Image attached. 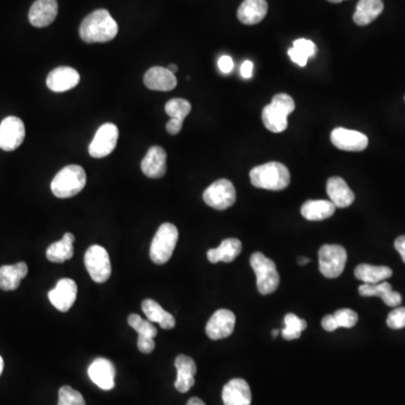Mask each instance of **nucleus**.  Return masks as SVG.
Segmentation results:
<instances>
[{"label": "nucleus", "mask_w": 405, "mask_h": 405, "mask_svg": "<svg viewBox=\"0 0 405 405\" xmlns=\"http://www.w3.org/2000/svg\"><path fill=\"white\" fill-rule=\"evenodd\" d=\"M118 33V23L106 9H97L89 14L79 27L81 40L86 43L110 42Z\"/></svg>", "instance_id": "obj_1"}, {"label": "nucleus", "mask_w": 405, "mask_h": 405, "mask_svg": "<svg viewBox=\"0 0 405 405\" xmlns=\"http://www.w3.org/2000/svg\"><path fill=\"white\" fill-rule=\"evenodd\" d=\"M251 184L267 190H283L291 183V173L283 163H272L258 165L250 171Z\"/></svg>", "instance_id": "obj_2"}, {"label": "nucleus", "mask_w": 405, "mask_h": 405, "mask_svg": "<svg viewBox=\"0 0 405 405\" xmlns=\"http://www.w3.org/2000/svg\"><path fill=\"white\" fill-rule=\"evenodd\" d=\"M87 176L83 167L70 165L56 173L51 183V190L58 198H73L85 188Z\"/></svg>", "instance_id": "obj_3"}, {"label": "nucleus", "mask_w": 405, "mask_h": 405, "mask_svg": "<svg viewBox=\"0 0 405 405\" xmlns=\"http://www.w3.org/2000/svg\"><path fill=\"white\" fill-rule=\"evenodd\" d=\"M179 232L173 223L161 224L150 247V258L157 265H165L173 257L178 242Z\"/></svg>", "instance_id": "obj_4"}, {"label": "nucleus", "mask_w": 405, "mask_h": 405, "mask_svg": "<svg viewBox=\"0 0 405 405\" xmlns=\"http://www.w3.org/2000/svg\"><path fill=\"white\" fill-rule=\"evenodd\" d=\"M250 265L256 274L257 288L262 295L274 293L280 286V278L276 264L267 258L264 253L255 252L250 258Z\"/></svg>", "instance_id": "obj_5"}, {"label": "nucleus", "mask_w": 405, "mask_h": 405, "mask_svg": "<svg viewBox=\"0 0 405 405\" xmlns=\"http://www.w3.org/2000/svg\"><path fill=\"white\" fill-rule=\"evenodd\" d=\"M85 266L95 283H105L110 280L112 275L110 255L101 245H91V248L86 251Z\"/></svg>", "instance_id": "obj_6"}, {"label": "nucleus", "mask_w": 405, "mask_h": 405, "mask_svg": "<svg viewBox=\"0 0 405 405\" xmlns=\"http://www.w3.org/2000/svg\"><path fill=\"white\" fill-rule=\"evenodd\" d=\"M347 262V251L342 245H324L319 251V266L324 277H339L344 272Z\"/></svg>", "instance_id": "obj_7"}, {"label": "nucleus", "mask_w": 405, "mask_h": 405, "mask_svg": "<svg viewBox=\"0 0 405 405\" xmlns=\"http://www.w3.org/2000/svg\"><path fill=\"white\" fill-rule=\"evenodd\" d=\"M202 200L210 207L217 211H224L235 204L237 192L235 185L229 179H219L206 188L202 194Z\"/></svg>", "instance_id": "obj_8"}, {"label": "nucleus", "mask_w": 405, "mask_h": 405, "mask_svg": "<svg viewBox=\"0 0 405 405\" xmlns=\"http://www.w3.org/2000/svg\"><path fill=\"white\" fill-rule=\"evenodd\" d=\"M118 126L113 123H105L97 130L89 145V155L97 159L110 155L118 145Z\"/></svg>", "instance_id": "obj_9"}, {"label": "nucleus", "mask_w": 405, "mask_h": 405, "mask_svg": "<svg viewBox=\"0 0 405 405\" xmlns=\"http://www.w3.org/2000/svg\"><path fill=\"white\" fill-rule=\"evenodd\" d=\"M25 139V125L21 118L9 116L0 124V149L14 151Z\"/></svg>", "instance_id": "obj_10"}, {"label": "nucleus", "mask_w": 405, "mask_h": 405, "mask_svg": "<svg viewBox=\"0 0 405 405\" xmlns=\"http://www.w3.org/2000/svg\"><path fill=\"white\" fill-rule=\"evenodd\" d=\"M78 286L75 280L62 278L53 289L48 292L51 304L60 312H68L77 299Z\"/></svg>", "instance_id": "obj_11"}, {"label": "nucleus", "mask_w": 405, "mask_h": 405, "mask_svg": "<svg viewBox=\"0 0 405 405\" xmlns=\"http://www.w3.org/2000/svg\"><path fill=\"white\" fill-rule=\"evenodd\" d=\"M235 315L230 309H217L206 324V334L212 340H221L235 331Z\"/></svg>", "instance_id": "obj_12"}, {"label": "nucleus", "mask_w": 405, "mask_h": 405, "mask_svg": "<svg viewBox=\"0 0 405 405\" xmlns=\"http://www.w3.org/2000/svg\"><path fill=\"white\" fill-rule=\"evenodd\" d=\"M331 142L342 151H364L368 145V138L364 133L344 128H334L331 132Z\"/></svg>", "instance_id": "obj_13"}, {"label": "nucleus", "mask_w": 405, "mask_h": 405, "mask_svg": "<svg viewBox=\"0 0 405 405\" xmlns=\"http://www.w3.org/2000/svg\"><path fill=\"white\" fill-rule=\"evenodd\" d=\"M89 379L103 391H111L115 386L116 369L114 364L106 358H97L88 368Z\"/></svg>", "instance_id": "obj_14"}, {"label": "nucleus", "mask_w": 405, "mask_h": 405, "mask_svg": "<svg viewBox=\"0 0 405 405\" xmlns=\"http://www.w3.org/2000/svg\"><path fill=\"white\" fill-rule=\"evenodd\" d=\"M128 324L138 332V348L142 354H151L155 348V337L158 334L157 328L149 320H143L140 315L130 314Z\"/></svg>", "instance_id": "obj_15"}, {"label": "nucleus", "mask_w": 405, "mask_h": 405, "mask_svg": "<svg viewBox=\"0 0 405 405\" xmlns=\"http://www.w3.org/2000/svg\"><path fill=\"white\" fill-rule=\"evenodd\" d=\"M81 81L77 70L70 67H59L52 70L46 78V86L54 93H64L75 88Z\"/></svg>", "instance_id": "obj_16"}, {"label": "nucleus", "mask_w": 405, "mask_h": 405, "mask_svg": "<svg viewBox=\"0 0 405 405\" xmlns=\"http://www.w3.org/2000/svg\"><path fill=\"white\" fill-rule=\"evenodd\" d=\"M142 173L149 178H161L167 173V152L163 148L151 147L141 163Z\"/></svg>", "instance_id": "obj_17"}, {"label": "nucleus", "mask_w": 405, "mask_h": 405, "mask_svg": "<svg viewBox=\"0 0 405 405\" xmlns=\"http://www.w3.org/2000/svg\"><path fill=\"white\" fill-rule=\"evenodd\" d=\"M177 369V379L175 387L180 393H187L194 386L195 375L198 373V366L193 358L186 354H179L175 360Z\"/></svg>", "instance_id": "obj_18"}, {"label": "nucleus", "mask_w": 405, "mask_h": 405, "mask_svg": "<svg viewBox=\"0 0 405 405\" xmlns=\"http://www.w3.org/2000/svg\"><path fill=\"white\" fill-rule=\"evenodd\" d=\"M58 9L56 0H36L29 13L31 24L39 29L48 26L56 19Z\"/></svg>", "instance_id": "obj_19"}, {"label": "nucleus", "mask_w": 405, "mask_h": 405, "mask_svg": "<svg viewBox=\"0 0 405 405\" xmlns=\"http://www.w3.org/2000/svg\"><path fill=\"white\" fill-rule=\"evenodd\" d=\"M144 85L150 91H170L176 88L177 78L168 68L152 67L144 75Z\"/></svg>", "instance_id": "obj_20"}, {"label": "nucleus", "mask_w": 405, "mask_h": 405, "mask_svg": "<svg viewBox=\"0 0 405 405\" xmlns=\"http://www.w3.org/2000/svg\"><path fill=\"white\" fill-rule=\"evenodd\" d=\"M224 405H250V386L242 379H233L223 387L222 392Z\"/></svg>", "instance_id": "obj_21"}, {"label": "nucleus", "mask_w": 405, "mask_h": 405, "mask_svg": "<svg viewBox=\"0 0 405 405\" xmlns=\"http://www.w3.org/2000/svg\"><path fill=\"white\" fill-rule=\"evenodd\" d=\"M358 292L364 297H371V296L381 297L387 307H397L402 303L401 294L393 291L392 285L387 282H381L379 284H364L359 286Z\"/></svg>", "instance_id": "obj_22"}, {"label": "nucleus", "mask_w": 405, "mask_h": 405, "mask_svg": "<svg viewBox=\"0 0 405 405\" xmlns=\"http://www.w3.org/2000/svg\"><path fill=\"white\" fill-rule=\"evenodd\" d=\"M327 193L336 207H349L354 200V192L340 177H331L329 179L327 183Z\"/></svg>", "instance_id": "obj_23"}, {"label": "nucleus", "mask_w": 405, "mask_h": 405, "mask_svg": "<svg viewBox=\"0 0 405 405\" xmlns=\"http://www.w3.org/2000/svg\"><path fill=\"white\" fill-rule=\"evenodd\" d=\"M268 4L266 0H245L237 9V19L245 25H256L266 17Z\"/></svg>", "instance_id": "obj_24"}, {"label": "nucleus", "mask_w": 405, "mask_h": 405, "mask_svg": "<svg viewBox=\"0 0 405 405\" xmlns=\"http://www.w3.org/2000/svg\"><path fill=\"white\" fill-rule=\"evenodd\" d=\"M242 251V243L239 239L230 237L222 241L220 247L215 249H210L207 251L208 262L212 264L217 262H232Z\"/></svg>", "instance_id": "obj_25"}, {"label": "nucleus", "mask_w": 405, "mask_h": 405, "mask_svg": "<svg viewBox=\"0 0 405 405\" xmlns=\"http://www.w3.org/2000/svg\"><path fill=\"white\" fill-rule=\"evenodd\" d=\"M27 272L29 267L25 262L0 267V289L15 291L21 285V280L26 277Z\"/></svg>", "instance_id": "obj_26"}, {"label": "nucleus", "mask_w": 405, "mask_h": 405, "mask_svg": "<svg viewBox=\"0 0 405 405\" xmlns=\"http://www.w3.org/2000/svg\"><path fill=\"white\" fill-rule=\"evenodd\" d=\"M142 311L147 315L148 320L152 323H158L165 330H171L176 325L173 315L163 309L160 304L155 299H147L142 302Z\"/></svg>", "instance_id": "obj_27"}, {"label": "nucleus", "mask_w": 405, "mask_h": 405, "mask_svg": "<svg viewBox=\"0 0 405 405\" xmlns=\"http://www.w3.org/2000/svg\"><path fill=\"white\" fill-rule=\"evenodd\" d=\"M336 208L331 200H307L302 206L301 213L309 221H323L334 215Z\"/></svg>", "instance_id": "obj_28"}, {"label": "nucleus", "mask_w": 405, "mask_h": 405, "mask_svg": "<svg viewBox=\"0 0 405 405\" xmlns=\"http://www.w3.org/2000/svg\"><path fill=\"white\" fill-rule=\"evenodd\" d=\"M384 9L381 0H360L354 14V21L359 26L371 24Z\"/></svg>", "instance_id": "obj_29"}, {"label": "nucleus", "mask_w": 405, "mask_h": 405, "mask_svg": "<svg viewBox=\"0 0 405 405\" xmlns=\"http://www.w3.org/2000/svg\"><path fill=\"white\" fill-rule=\"evenodd\" d=\"M73 242L75 235L66 233L61 240L52 243L46 250V258L48 262L62 264L73 257Z\"/></svg>", "instance_id": "obj_30"}, {"label": "nucleus", "mask_w": 405, "mask_h": 405, "mask_svg": "<svg viewBox=\"0 0 405 405\" xmlns=\"http://www.w3.org/2000/svg\"><path fill=\"white\" fill-rule=\"evenodd\" d=\"M393 270L386 266H373L360 264L354 270V277L364 282V284H379L391 277Z\"/></svg>", "instance_id": "obj_31"}, {"label": "nucleus", "mask_w": 405, "mask_h": 405, "mask_svg": "<svg viewBox=\"0 0 405 405\" xmlns=\"http://www.w3.org/2000/svg\"><path fill=\"white\" fill-rule=\"evenodd\" d=\"M262 122L270 132L282 133L287 128V115L270 103L262 111Z\"/></svg>", "instance_id": "obj_32"}, {"label": "nucleus", "mask_w": 405, "mask_h": 405, "mask_svg": "<svg viewBox=\"0 0 405 405\" xmlns=\"http://www.w3.org/2000/svg\"><path fill=\"white\" fill-rule=\"evenodd\" d=\"M284 324H285V327L282 330V336L288 342L299 339L302 332L307 328V321L299 319L297 315L293 314V313L286 314L285 319H284Z\"/></svg>", "instance_id": "obj_33"}, {"label": "nucleus", "mask_w": 405, "mask_h": 405, "mask_svg": "<svg viewBox=\"0 0 405 405\" xmlns=\"http://www.w3.org/2000/svg\"><path fill=\"white\" fill-rule=\"evenodd\" d=\"M165 110L171 120L184 123L185 118L192 111V105L186 99L173 98L165 104Z\"/></svg>", "instance_id": "obj_34"}, {"label": "nucleus", "mask_w": 405, "mask_h": 405, "mask_svg": "<svg viewBox=\"0 0 405 405\" xmlns=\"http://www.w3.org/2000/svg\"><path fill=\"white\" fill-rule=\"evenodd\" d=\"M58 405H86L85 399L81 393L70 386H62L59 389Z\"/></svg>", "instance_id": "obj_35"}, {"label": "nucleus", "mask_w": 405, "mask_h": 405, "mask_svg": "<svg viewBox=\"0 0 405 405\" xmlns=\"http://www.w3.org/2000/svg\"><path fill=\"white\" fill-rule=\"evenodd\" d=\"M334 321L339 328H354L358 322L357 313L350 309H338L334 314Z\"/></svg>", "instance_id": "obj_36"}, {"label": "nucleus", "mask_w": 405, "mask_h": 405, "mask_svg": "<svg viewBox=\"0 0 405 405\" xmlns=\"http://www.w3.org/2000/svg\"><path fill=\"white\" fill-rule=\"evenodd\" d=\"M272 104L280 108L282 112L285 113L287 116L295 110V103H294L293 98L287 93H277V95H275Z\"/></svg>", "instance_id": "obj_37"}, {"label": "nucleus", "mask_w": 405, "mask_h": 405, "mask_svg": "<svg viewBox=\"0 0 405 405\" xmlns=\"http://www.w3.org/2000/svg\"><path fill=\"white\" fill-rule=\"evenodd\" d=\"M293 48L307 59L314 56L317 51L314 43L312 41L307 40V39H299V40L294 41Z\"/></svg>", "instance_id": "obj_38"}, {"label": "nucleus", "mask_w": 405, "mask_h": 405, "mask_svg": "<svg viewBox=\"0 0 405 405\" xmlns=\"http://www.w3.org/2000/svg\"><path fill=\"white\" fill-rule=\"evenodd\" d=\"M389 328L400 330L405 328V307H397L389 313L386 320Z\"/></svg>", "instance_id": "obj_39"}, {"label": "nucleus", "mask_w": 405, "mask_h": 405, "mask_svg": "<svg viewBox=\"0 0 405 405\" xmlns=\"http://www.w3.org/2000/svg\"><path fill=\"white\" fill-rule=\"evenodd\" d=\"M217 66H219V69L223 73H230L232 71L233 68H235V62H233L232 58L229 56H221L217 62Z\"/></svg>", "instance_id": "obj_40"}, {"label": "nucleus", "mask_w": 405, "mask_h": 405, "mask_svg": "<svg viewBox=\"0 0 405 405\" xmlns=\"http://www.w3.org/2000/svg\"><path fill=\"white\" fill-rule=\"evenodd\" d=\"M288 56L291 58L292 61L297 64V66H299V67H305L307 64V61H309V59L304 58V56H302L301 53H299L294 48H291L288 50Z\"/></svg>", "instance_id": "obj_41"}, {"label": "nucleus", "mask_w": 405, "mask_h": 405, "mask_svg": "<svg viewBox=\"0 0 405 405\" xmlns=\"http://www.w3.org/2000/svg\"><path fill=\"white\" fill-rule=\"evenodd\" d=\"M322 328L328 332H334L338 329V325H337L336 321H334V314L332 315H325L322 319Z\"/></svg>", "instance_id": "obj_42"}, {"label": "nucleus", "mask_w": 405, "mask_h": 405, "mask_svg": "<svg viewBox=\"0 0 405 405\" xmlns=\"http://www.w3.org/2000/svg\"><path fill=\"white\" fill-rule=\"evenodd\" d=\"M183 124H184V123L179 122V121L176 120H171L170 118L169 122L167 123L165 128H167V132H168L169 134H171V135H176V134H178L179 132L182 131Z\"/></svg>", "instance_id": "obj_43"}, {"label": "nucleus", "mask_w": 405, "mask_h": 405, "mask_svg": "<svg viewBox=\"0 0 405 405\" xmlns=\"http://www.w3.org/2000/svg\"><path fill=\"white\" fill-rule=\"evenodd\" d=\"M253 75V63L249 60L243 62L242 66H241V76H242L245 79H250Z\"/></svg>", "instance_id": "obj_44"}, {"label": "nucleus", "mask_w": 405, "mask_h": 405, "mask_svg": "<svg viewBox=\"0 0 405 405\" xmlns=\"http://www.w3.org/2000/svg\"><path fill=\"white\" fill-rule=\"evenodd\" d=\"M394 247L397 252L400 253L405 264V235L397 237L394 242Z\"/></svg>", "instance_id": "obj_45"}, {"label": "nucleus", "mask_w": 405, "mask_h": 405, "mask_svg": "<svg viewBox=\"0 0 405 405\" xmlns=\"http://www.w3.org/2000/svg\"><path fill=\"white\" fill-rule=\"evenodd\" d=\"M186 405H206L205 403L202 402L198 397H192Z\"/></svg>", "instance_id": "obj_46"}, {"label": "nucleus", "mask_w": 405, "mask_h": 405, "mask_svg": "<svg viewBox=\"0 0 405 405\" xmlns=\"http://www.w3.org/2000/svg\"><path fill=\"white\" fill-rule=\"evenodd\" d=\"M168 69L170 70L173 73H176L178 71V67H177L176 64H169Z\"/></svg>", "instance_id": "obj_47"}, {"label": "nucleus", "mask_w": 405, "mask_h": 405, "mask_svg": "<svg viewBox=\"0 0 405 405\" xmlns=\"http://www.w3.org/2000/svg\"><path fill=\"white\" fill-rule=\"evenodd\" d=\"M309 259L307 258H299V265H307L309 264Z\"/></svg>", "instance_id": "obj_48"}, {"label": "nucleus", "mask_w": 405, "mask_h": 405, "mask_svg": "<svg viewBox=\"0 0 405 405\" xmlns=\"http://www.w3.org/2000/svg\"><path fill=\"white\" fill-rule=\"evenodd\" d=\"M3 371H4V360L3 358H1V356H0V375L3 374Z\"/></svg>", "instance_id": "obj_49"}, {"label": "nucleus", "mask_w": 405, "mask_h": 405, "mask_svg": "<svg viewBox=\"0 0 405 405\" xmlns=\"http://www.w3.org/2000/svg\"><path fill=\"white\" fill-rule=\"evenodd\" d=\"M278 332H280V331H278L277 329H275V330L272 331V337H274V338H276V337L278 336Z\"/></svg>", "instance_id": "obj_50"}, {"label": "nucleus", "mask_w": 405, "mask_h": 405, "mask_svg": "<svg viewBox=\"0 0 405 405\" xmlns=\"http://www.w3.org/2000/svg\"><path fill=\"white\" fill-rule=\"evenodd\" d=\"M329 1H330V3L339 4L342 3V1H344V0H329Z\"/></svg>", "instance_id": "obj_51"}]
</instances>
